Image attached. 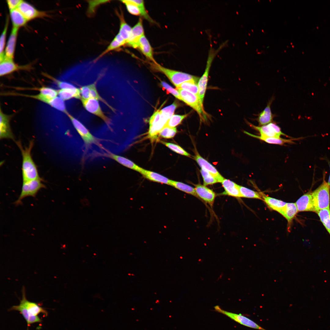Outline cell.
<instances>
[{"mask_svg": "<svg viewBox=\"0 0 330 330\" xmlns=\"http://www.w3.org/2000/svg\"><path fill=\"white\" fill-rule=\"evenodd\" d=\"M126 6L127 11L131 14L138 16L141 15L140 12L137 6L132 0H121Z\"/></svg>", "mask_w": 330, "mask_h": 330, "instance_id": "cell-45", "label": "cell"}, {"mask_svg": "<svg viewBox=\"0 0 330 330\" xmlns=\"http://www.w3.org/2000/svg\"><path fill=\"white\" fill-rule=\"evenodd\" d=\"M239 189L242 197L255 198L262 200L260 193L240 185H239Z\"/></svg>", "mask_w": 330, "mask_h": 330, "instance_id": "cell-39", "label": "cell"}, {"mask_svg": "<svg viewBox=\"0 0 330 330\" xmlns=\"http://www.w3.org/2000/svg\"><path fill=\"white\" fill-rule=\"evenodd\" d=\"M15 142L20 149L22 156V171L23 182L40 178L31 154L34 144V140H31L28 146L25 147L24 148L20 141Z\"/></svg>", "mask_w": 330, "mask_h": 330, "instance_id": "cell-1", "label": "cell"}, {"mask_svg": "<svg viewBox=\"0 0 330 330\" xmlns=\"http://www.w3.org/2000/svg\"><path fill=\"white\" fill-rule=\"evenodd\" d=\"M66 115L70 119L74 127L83 140L86 149L93 144L103 148L99 143V140L94 136L83 124L69 112Z\"/></svg>", "mask_w": 330, "mask_h": 330, "instance_id": "cell-4", "label": "cell"}, {"mask_svg": "<svg viewBox=\"0 0 330 330\" xmlns=\"http://www.w3.org/2000/svg\"><path fill=\"white\" fill-rule=\"evenodd\" d=\"M20 303L24 306L31 315L37 316L40 313H43L45 316L47 315V312L43 308L37 303L30 302L26 299L24 286L22 289V299L20 300Z\"/></svg>", "mask_w": 330, "mask_h": 330, "instance_id": "cell-18", "label": "cell"}, {"mask_svg": "<svg viewBox=\"0 0 330 330\" xmlns=\"http://www.w3.org/2000/svg\"><path fill=\"white\" fill-rule=\"evenodd\" d=\"M299 212L295 203H287L285 207L279 213L291 223L293 218Z\"/></svg>", "mask_w": 330, "mask_h": 330, "instance_id": "cell-29", "label": "cell"}, {"mask_svg": "<svg viewBox=\"0 0 330 330\" xmlns=\"http://www.w3.org/2000/svg\"><path fill=\"white\" fill-rule=\"evenodd\" d=\"M177 132V130L176 127H166L160 131L158 136L165 138H171L175 135Z\"/></svg>", "mask_w": 330, "mask_h": 330, "instance_id": "cell-47", "label": "cell"}, {"mask_svg": "<svg viewBox=\"0 0 330 330\" xmlns=\"http://www.w3.org/2000/svg\"><path fill=\"white\" fill-rule=\"evenodd\" d=\"M317 213L321 222L330 235V209L321 210Z\"/></svg>", "mask_w": 330, "mask_h": 330, "instance_id": "cell-36", "label": "cell"}, {"mask_svg": "<svg viewBox=\"0 0 330 330\" xmlns=\"http://www.w3.org/2000/svg\"><path fill=\"white\" fill-rule=\"evenodd\" d=\"M9 310L20 312L26 321L28 326L31 324L41 321V319L38 316L30 315L26 308L20 303L18 305L12 306Z\"/></svg>", "mask_w": 330, "mask_h": 330, "instance_id": "cell-27", "label": "cell"}, {"mask_svg": "<svg viewBox=\"0 0 330 330\" xmlns=\"http://www.w3.org/2000/svg\"><path fill=\"white\" fill-rule=\"evenodd\" d=\"M260 193L262 200L272 210L279 213L286 204V203L282 200L267 196L261 192Z\"/></svg>", "mask_w": 330, "mask_h": 330, "instance_id": "cell-28", "label": "cell"}, {"mask_svg": "<svg viewBox=\"0 0 330 330\" xmlns=\"http://www.w3.org/2000/svg\"><path fill=\"white\" fill-rule=\"evenodd\" d=\"M150 64L153 69L164 74L176 87L185 82L192 81L197 82L199 80L198 77L165 68L157 63L152 62Z\"/></svg>", "mask_w": 330, "mask_h": 330, "instance_id": "cell-3", "label": "cell"}, {"mask_svg": "<svg viewBox=\"0 0 330 330\" xmlns=\"http://www.w3.org/2000/svg\"><path fill=\"white\" fill-rule=\"evenodd\" d=\"M18 29L13 27L12 29L5 52V57L7 59H13Z\"/></svg>", "mask_w": 330, "mask_h": 330, "instance_id": "cell-24", "label": "cell"}, {"mask_svg": "<svg viewBox=\"0 0 330 330\" xmlns=\"http://www.w3.org/2000/svg\"><path fill=\"white\" fill-rule=\"evenodd\" d=\"M244 132L246 134L251 137L259 139L267 143L271 144L283 145L285 143H294L293 141L298 139H285L280 138H275L263 137L260 136L254 135L246 131H244Z\"/></svg>", "mask_w": 330, "mask_h": 330, "instance_id": "cell-31", "label": "cell"}, {"mask_svg": "<svg viewBox=\"0 0 330 330\" xmlns=\"http://www.w3.org/2000/svg\"><path fill=\"white\" fill-rule=\"evenodd\" d=\"M41 178L23 182L21 191L18 199L15 202V205L21 204L22 200L28 196L35 197L38 192L42 189L45 188L42 183Z\"/></svg>", "mask_w": 330, "mask_h": 330, "instance_id": "cell-5", "label": "cell"}, {"mask_svg": "<svg viewBox=\"0 0 330 330\" xmlns=\"http://www.w3.org/2000/svg\"><path fill=\"white\" fill-rule=\"evenodd\" d=\"M175 188L197 198L198 196L195 188L182 182L171 180L170 185Z\"/></svg>", "mask_w": 330, "mask_h": 330, "instance_id": "cell-35", "label": "cell"}, {"mask_svg": "<svg viewBox=\"0 0 330 330\" xmlns=\"http://www.w3.org/2000/svg\"><path fill=\"white\" fill-rule=\"evenodd\" d=\"M17 9L28 21L47 16L46 12L38 10L32 5L24 1L21 2Z\"/></svg>", "mask_w": 330, "mask_h": 330, "instance_id": "cell-14", "label": "cell"}, {"mask_svg": "<svg viewBox=\"0 0 330 330\" xmlns=\"http://www.w3.org/2000/svg\"><path fill=\"white\" fill-rule=\"evenodd\" d=\"M225 191L222 195H227L233 197H242L239 189V185L228 179L224 178L221 182Z\"/></svg>", "mask_w": 330, "mask_h": 330, "instance_id": "cell-26", "label": "cell"}, {"mask_svg": "<svg viewBox=\"0 0 330 330\" xmlns=\"http://www.w3.org/2000/svg\"><path fill=\"white\" fill-rule=\"evenodd\" d=\"M22 1L21 0H7V3L10 11L17 9Z\"/></svg>", "mask_w": 330, "mask_h": 330, "instance_id": "cell-49", "label": "cell"}, {"mask_svg": "<svg viewBox=\"0 0 330 330\" xmlns=\"http://www.w3.org/2000/svg\"><path fill=\"white\" fill-rule=\"evenodd\" d=\"M200 173L203 180L204 185L207 186L218 182L217 179L208 171L203 168H201Z\"/></svg>", "mask_w": 330, "mask_h": 330, "instance_id": "cell-44", "label": "cell"}, {"mask_svg": "<svg viewBox=\"0 0 330 330\" xmlns=\"http://www.w3.org/2000/svg\"><path fill=\"white\" fill-rule=\"evenodd\" d=\"M31 66L30 64L19 65L13 60L7 59L4 56L0 61V76L2 77L19 70H28L31 68Z\"/></svg>", "mask_w": 330, "mask_h": 330, "instance_id": "cell-13", "label": "cell"}, {"mask_svg": "<svg viewBox=\"0 0 330 330\" xmlns=\"http://www.w3.org/2000/svg\"><path fill=\"white\" fill-rule=\"evenodd\" d=\"M298 212L312 211L315 212L311 192L305 194L295 203Z\"/></svg>", "mask_w": 330, "mask_h": 330, "instance_id": "cell-20", "label": "cell"}, {"mask_svg": "<svg viewBox=\"0 0 330 330\" xmlns=\"http://www.w3.org/2000/svg\"><path fill=\"white\" fill-rule=\"evenodd\" d=\"M248 123L251 127L258 131L262 137L279 138L281 135H286L281 131L280 127L274 123L271 122L258 126L254 125L248 122Z\"/></svg>", "mask_w": 330, "mask_h": 330, "instance_id": "cell-12", "label": "cell"}, {"mask_svg": "<svg viewBox=\"0 0 330 330\" xmlns=\"http://www.w3.org/2000/svg\"><path fill=\"white\" fill-rule=\"evenodd\" d=\"M161 83L162 86L169 93L171 94L178 99L183 101L182 97L178 90L174 88L164 81H161Z\"/></svg>", "mask_w": 330, "mask_h": 330, "instance_id": "cell-48", "label": "cell"}, {"mask_svg": "<svg viewBox=\"0 0 330 330\" xmlns=\"http://www.w3.org/2000/svg\"><path fill=\"white\" fill-rule=\"evenodd\" d=\"M138 7L140 12V14L142 17L152 24L155 23V22L151 17L146 10L144 2L143 0H132Z\"/></svg>", "mask_w": 330, "mask_h": 330, "instance_id": "cell-43", "label": "cell"}, {"mask_svg": "<svg viewBox=\"0 0 330 330\" xmlns=\"http://www.w3.org/2000/svg\"><path fill=\"white\" fill-rule=\"evenodd\" d=\"M196 152L194 158L198 165L201 168H203L208 171L217 179L218 182L221 183L224 179L223 177L214 166Z\"/></svg>", "mask_w": 330, "mask_h": 330, "instance_id": "cell-17", "label": "cell"}, {"mask_svg": "<svg viewBox=\"0 0 330 330\" xmlns=\"http://www.w3.org/2000/svg\"><path fill=\"white\" fill-rule=\"evenodd\" d=\"M160 142L169 148L177 153L188 157H190L191 156L190 154L178 145L162 141H160Z\"/></svg>", "mask_w": 330, "mask_h": 330, "instance_id": "cell-42", "label": "cell"}, {"mask_svg": "<svg viewBox=\"0 0 330 330\" xmlns=\"http://www.w3.org/2000/svg\"><path fill=\"white\" fill-rule=\"evenodd\" d=\"M80 100L83 107L88 112L100 118L111 128V120L104 114L98 100L93 98Z\"/></svg>", "mask_w": 330, "mask_h": 330, "instance_id": "cell-10", "label": "cell"}, {"mask_svg": "<svg viewBox=\"0 0 330 330\" xmlns=\"http://www.w3.org/2000/svg\"><path fill=\"white\" fill-rule=\"evenodd\" d=\"M10 16L13 28H19L28 21L17 8L10 11Z\"/></svg>", "mask_w": 330, "mask_h": 330, "instance_id": "cell-30", "label": "cell"}, {"mask_svg": "<svg viewBox=\"0 0 330 330\" xmlns=\"http://www.w3.org/2000/svg\"><path fill=\"white\" fill-rule=\"evenodd\" d=\"M188 115L189 114L181 115H173L168 120L164 127H166L171 128L175 127L176 126L180 124L183 120L187 117Z\"/></svg>", "mask_w": 330, "mask_h": 330, "instance_id": "cell-40", "label": "cell"}, {"mask_svg": "<svg viewBox=\"0 0 330 330\" xmlns=\"http://www.w3.org/2000/svg\"><path fill=\"white\" fill-rule=\"evenodd\" d=\"M138 48L148 60L154 63H157L154 57L153 49L145 35H143L140 39Z\"/></svg>", "mask_w": 330, "mask_h": 330, "instance_id": "cell-25", "label": "cell"}, {"mask_svg": "<svg viewBox=\"0 0 330 330\" xmlns=\"http://www.w3.org/2000/svg\"><path fill=\"white\" fill-rule=\"evenodd\" d=\"M325 176L323 175L322 183L311 192L313 204L316 213L321 210L330 209V186L325 180Z\"/></svg>", "mask_w": 330, "mask_h": 330, "instance_id": "cell-2", "label": "cell"}, {"mask_svg": "<svg viewBox=\"0 0 330 330\" xmlns=\"http://www.w3.org/2000/svg\"><path fill=\"white\" fill-rule=\"evenodd\" d=\"M126 44V42L118 33L106 49L96 59H99L108 52L120 48Z\"/></svg>", "mask_w": 330, "mask_h": 330, "instance_id": "cell-34", "label": "cell"}, {"mask_svg": "<svg viewBox=\"0 0 330 330\" xmlns=\"http://www.w3.org/2000/svg\"><path fill=\"white\" fill-rule=\"evenodd\" d=\"M15 94L13 95L31 98L39 101L64 114L68 112L64 101L59 97L52 98L40 92L36 95Z\"/></svg>", "mask_w": 330, "mask_h": 330, "instance_id": "cell-7", "label": "cell"}, {"mask_svg": "<svg viewBox=\"0 0 330 330\" xmlns=\"http://www.w3.org/2000/svg\"><path fill=\"white\" fill-rule=\"evenodd\" d=\"M178 103L175 101L171 105L160 110V113L169 119L174 115V111L178 107Z\"/></svg>", "mask_w": 330, "mask_h": 330, "instance_id": "cell-46", "label": "cell"}, {"mask_svg": "<svg viewBox=\"0 0 330 330\" xmlns=\"http://www.w3.org/2000/svg\"><path fill=\"white\" fill-rule=\"evenodd\" d=\"M274 99V97H273L269 100L264 109L257 115L258 117L256 120L258 122L259 126L268 124L273 121L274 115L272 112L271 105Z\"/></svg>", "mask_w": 330, "mask_h": 330, "instance_id": "cell-23", "label": "cell"}, {"mask_svg": "<svg viewBox=\"0 0 330 330\" xmlns=\"http://www.w3.org/2000/svg\"><path fill=\"white\" fill-rule=\"evenodd\" d=\"M168 120L160 114L159 110L154 112L149 120V128L146 137L152 142L156 140Z\"/></svg>", "mask_w": 330, "mask_h": 330, "instance_id": "cell-6", "label": "cell"}, {"mask_svg": "<svg viewBox=\"0 0 330 330\" xmlns=\"http://www.w3.org/2000/svg\"><path fill=\"white\" fill-rule=\"evenodd\" d=\"M197 82L192 81H186L180 84L176 88L177 90H184L199 96L198 88Z\"/></svg>", "mask_w": 330, "mask_h": 330, "instance_id": "cell-37", "label": "cell"}, {"mask_svg": "<svg viewBox=\"0 0 330 330\" xmlns=\"http://www.w3.org/2000/svg\"><path fill=\"white\" fill-rule=\"evenodd\" d=\"M120 20V28L118 34L126 42V44L131 33L132 28L126 22L122 12L118 14Z\"/></svg>", "mask_w": 330, "mask_h": 330, "instance_id": "cell-32", "label": "cell"}, {"mask_svg": "<svg viewBox=\"0 0 330 330\" xmlns=\"http://www.w3.org/2000/svg\"><path fill=\"white\" fill-rule=\"evenodd\" d=\"M328 163L330 168V174L328 178V182H327L328 185L330 186V162L328 161Z\"/></svg>", "mask_w": 330, "mask_h": 330, "instance_id": "cell-50", "label": "cell"}, {"mask_svg": "<svg viewBox=\"0 0 330 330\" xmlns=\"http://www.w3.org/2000/svg\"><path fill=\"white\" fill-rule=\"evenodd\" d=\"M199 198H200L211 206L213 205L215 194L212 190L204 185L198 184L195 188Z\"/></svg>", "mask_w": 330, "mask_h": 330, "instance_id": "cell-19", "label": "cell"}, {"mask_svg": "<svg viewBox=\"0 0 330 330\" xmlns=\"http://www.w3.org/2000/svg\"><path fill=\"white\" fill-rule=\"evenodd\" d=\"M215 310L229 317L240 324L251 328L260 330H266L248 318L241 314H236L225 310L218 306H215Z\"/></svg>", "mask_w": 330, "mask_h": 330, "instance_id": "cell-11", "label": "cell"}, {"mask_svg": "<svg viewBox=\"0 0 330 330\" xmlns=\"http://www.w3.org/2000/svg\"><path fill=\"white\" fill-rule=\"evenodd\" d=\"M12 117L11 115L3 112L1 107L0 109V138L10 139L15 140L14 137L10 126V121Z\"/></svg>", "mask_w": 330, "mask_h": 330, "instance_id": "cell-15", "label": "cell"}, {"mask_svg": "<svg viewBox=\"0 0 330 330\" xmlns=\"http://www.w3.org/2000/svg\"><path fill=\"white\" fill-rule=\"evenodd\" d=\"M144 35L142 20L140 18L137 23L132 28L126 44L134 49L138 48L139 40Z\"/></svg>", "mask_w": 330, "mask_h": 330, "instance_id": "cell-16", "label": "cell"}, {"mask_svg": "<svg viewBox=\"0 0 330 330\" xmlns=\"http://www.w3.org/2000/svg\"><path fill=\"white\" fill-rule=\"evenodd\" d=\"M58 96L64 101L72 98L81 99V96L80 89H63L58 90Z\"/></svg>", "mask_w": 330, "mask_h": 330, "instance_id": "cell-33", "label": "cell"}, {"mask_svg": "<svg viewBox=\"0 0 330 330\" xmlns=\"http://www.w3.org/2000/svg\"><path fill=\"white\" fill-rule=\"evenodd\" d=\"M96 154L99 156H103L112 159L122 165L138 172L141 167L128 159L108 151L107 153H97Z\"/></svg>", "mask_w": 330, "mask_h": 330, "instance_id": "cell-21", "label": "cell"}, {"mask_svg": "<svg viewBox=\"0 0 330 330\" xmlns=\"http://www.w3.org/2000/svg\"><path fill=\"white\" fill-rule=\"evenodd\" d=\"M96 82L90 84V98H93L100 101L105 104L113 112H115V109L109 105L108 103L102 97L98 94L96 87Z\"/></svg>", "mask_w": 330, "mask_h": 330, "instance_id": "cell-38", "label": "cell"}, {"mask_svg": "<svg viewBox=\"0 0 330 330\" xmlns=\"http://www.w3.org/2000/svg\"><path fill=\"white\" fill-rule=\"evenodd\" d=\"M9 22L8 16L7 17L5 25L1 34L0 38V60L2 59L5 56L4 50L5 45L6 35Z\"/></svg>", "mask_w": 330, "mask_h": 330, "instance_id": "cell-41", "label": "cell"}, {"mask_svg": "<svg viewBox=\"0 0 330 330\" xmlns=\"http://www.w3.org/2000/svg\"><path fill=\"white\" fill-rule=\"evenodd\" d=\"M183 101L196 111L201 118L205 116L203 108V103L198 95L189 91L181 89H178Z\"/></svg>", "mask_w": 330, "mask_h": 330, "instance_id": "cell-9", "label": "cell"}, {"mask_svg": "<svg viewBox=\"0 0 330 330\" xmlns=\"http://www.w3.org/2000/svg\"><path fill=\"white\" fill-rule=\"evenodd\" d=\"M223 46V45H222L216 50L211 49L209 51L205 72L199 80L198 84L199 96L203 103L207 88L208 75L211 65L216 54Z\"/></svg>", "mask_w": 330, "mask_h": 330, "instance_id": "cell-8", "label": "cell"}, {"mask_svg": "<svg viewBox=\"0 0 330 330\" xmlns=\"http://www.w3.org/2000/svg\"><path fill=\"white\" fill-rule=\"evenodd\" d=\"M138 172L147 179L159 183L170 185L171 180L159 174L141 167Z\"/></svg>", "mask_w": 330, "mask_h": 330, "instance_id": "cell-22", "label": "cell"}]
</instances>
